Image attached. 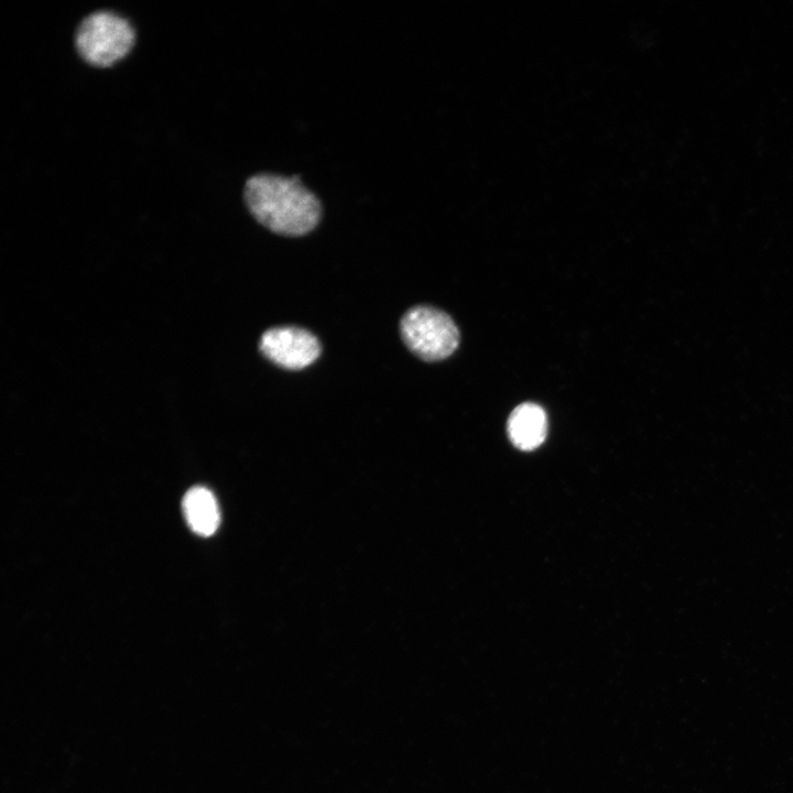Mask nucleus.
<instances>
[{
	"label": "nucleus",
	"mask_w": 793,
	"mask_h": 793,
	"mask_svg": "<svg viewBox=\"0 0 793 793\" xmlns=\"http://www.w3.org/2000/svg\"><path fill=\"white\" fill-rule=\"evenodd\" d=\"M245 200L256 220L278 235H306L322 217L319 199L298 175H253L246 183Z\"/></svg>",
	"instance_id": "f257e3e1"
},
{
	"label": "nucleus",
	"mask_w": 793,
	"mask_h": 793,
	"mask_svg": "<svg viewBox=\"0 0 793 793\" xmlns=\"http://www.w3.org/2000/svg\"><path fill=\"white\" fill-rule=\"evenodd\" d=\"M134 32L131 24L111 11H96L86 17L75 33V46L87 63L107 67L131 50Z\"/></svg>",
	"instance_id": "f03ea898"
},
{
	"label": "nucleus",
	"mask_w": 793,
	"mask_h": 793,
	"mask_svg": "<svg viewBox=\"0 0 793 793\" xmlns=\"http://www.w3.org/2000/svg\"><path fill=\"white\" fill-rule=\"evenodd\" d=\"M401 335L409 349L426 361L450 356L459 343L454 321L443 311L431 306H415L401 319Z\"/></svg>",
	"instance_id": "7ed1b4c3"
},
{
	"label": "nucleus",
	"mask_w": 793,
	"mask_h": 793,
	"mask_svg": "<svg viewBox=\"0 0 793 793\" xmlns=\"http://www.w3.org/2000/svg\"><path fill=\"white\" fill-rule=\"evenodd\" d=\"M259 347L265 358L289 370L306 368L321 355L318 339L308 330L294 326L267 330Z\"/></svg>",
	"instance_id": "20e7f679"
},
{
	"label": "nucleus",
	"mask_w": 793,
	"mask_h": 793,
	"mask_svg": "<svg viewBox=\"0 0 793 793\" xmlns=\"http://www.w3.org/2000/svg\"><path fill=\"white\" fill-rule=\"evenodd\" d=\"M507 431L511 443L521 450H533L547 434L546 413L540 405L531 402L518 405L510 414Z\"/></svg>",
	"instance_id": "39448f33"
},
{
	"label": "nucleus",
	"mask_w": 793,
	"mask_h": 793,
	"mask_svg": "<svg viewBox=\"0 0 793 793\" xmlns=\"http://www.w3.org/2000/svg\"><path fill=\"white\" fill-rule=\"evenodd\" d=\"M183 512L185 520L196 534L213 535L219 526V507L213 492L203 486H196L184 495Z\"/></svg>",
	"instance_id": "423d86ee"
}]
</instances>
